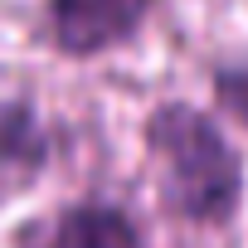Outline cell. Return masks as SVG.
I'll list each match as a JSON object with an SVG mask.
<instances>
[{
	"label": "cell",
	"mask_w": 248,
	"mask_h": 248,
	"mask_svg": "<svg viewBox=\"0 0 248 248\" xmlns=\"http://www.w3.org/2000/svg\"><path fill=\"white\" fill-rule=\"evenodd\" d=\"M156 0H49V30L54 44L73 59H97L117 44H127Z\"/></svg>",
	"instance_id": "obj_2"
},
{
	"label": "cell",
	"mask_w": 248,
	"mask_h": 248,
	"mask_svg": "<svg viewBox=\"0 0 248 248\" xmlns=\"http://www.w3.org/2000/svg\"><path fill=\"white\" fill-rule=\"evenodd\" d=\"M39 156H44V141L34 132L30 112L10 107L5 117H0V161H30V166H39Z\"/></svg>",
	"instance_id": "obj_4"
},
{
	"label": "cell",
	"mask_w": 248,
	"mask_h": 248,
	"mask_svg": "<svg viewBox=\"0 0 248 248\" xmlns=\"http://www.w3.org/2000/svg\"><path fill=\"white\" fill-rule=\"evenodd\" d=\"M146 156L161 204L180 224L219 229L243 204V156L219 122L190 102H161L146 117Z\"/></svg>",
	"instance_id": "obj_1"
},
{
	"label": "cell",
	"mask_w": 248,
	"mask_h": 248,
	"mask_svg": "<svg viewBox=\"0 0 248 248\" xmlns=\"http://www.w3.org/2000/svg\"><path fill=\"white\" fill-rule=\"evenodd\" d=\"M214 93H219V107H229L238 122H248V68H219Z\"/></svg>",
	"instance_id": "obj_5"
},
{
	"label": "cell",
	"mask_w": 248,
	"mask_h": 248,
	"mask_svg": "<svg viewBox=\"0 0 248 248\" xmlns=\"http://www.w3.org/2000/svg\"><path fill=\"white\" fill-rule=\"evenodd\" d=\"M15 248H146V243L127 209L102 200H78L30 219L15 233Z\"/></svg>",
	"instance_id": "obj_3"
}]
</instances>
